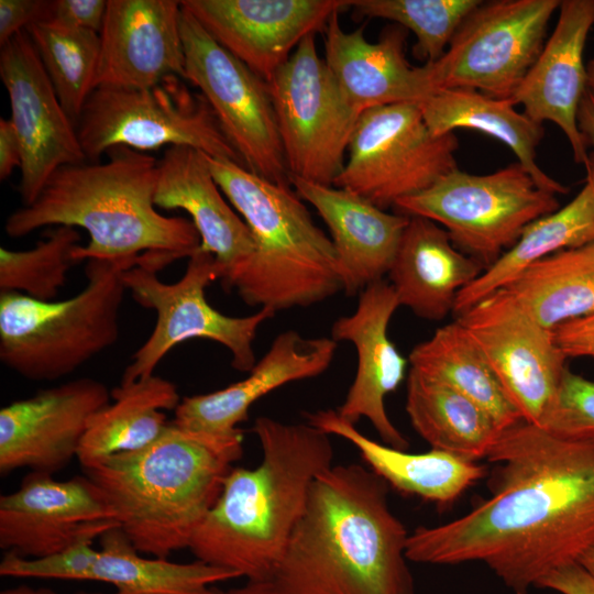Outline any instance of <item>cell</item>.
Masks as SVG:
<instances>
[{"label":"cell","instance_id":"6da1fadb","mask_svg":"<svg viewBox=\"0 0 594 594\" xmlns=\"http://www.w3.org/2000/svg\"><path fill=\"white\" fill-rule=\"evenodd\" d=\"M491 497L447 524L416 528L408 561L482 562L515 594L594 548V439L519 420L487 453Z\"/></svg>","mask_w":594,"mask_h":594},{"label":"cell","instance_id":"7a4b0ae2","mask_svg":"<svg viewBox=\"0 0 594 594\" xmlns=\"http://www.w3.org/2000/svg\"><path fill=\"white\" fill-rule=\"evenodd\" d=\"M408 531L388 503V484L366 466H330L272 578L277 594H416Z\"/></svg>","mask_w":594,"mask_h":594},{"label":"cell","instance_id":"3957f363","mask_svg":"<svg viewBox=\"0 0 594 594\" xmlns=\"http://www.w3.org/2000/svg\"><path fill=\"white\" fill-rule=\"evenodd\" d=\"M257 466H233L219 498L194 534L197 560L243 576L271 581L302 516L310 487L332 466L330 436L306 424L257 417Z\"/></svg>","mask_w":594,"mask_h":594},{"label":"cell","instance_id":"277c9868","mask_svg":"<svg viewBox=\"0 0 594 594\" xmlns=\"http://www.w3.org/2000/svg\"><path fill=\"white\" fill-rule=\"evenodd\" d=\"M106 154L102 163L57 169L31 205L8 217L7 234L22 238L48 226L82 228L89 241L75 249L77 263L146 252H168L179 258L194 254L200 248L194 223L164 216L154 204L158 161L125 146H114Z\"/></svg>","mask_w":594,"mask_h":594},{"label":"cell","instance_id":"5b68a950","mask_svg":"<svg viewBox=\"0 0 594 594\" xmlns=\"http://www.w3.org/2000/svg\"><path fill=\"white\" fill-rule=\"evenodd\" d=\"M242 454V431L216 436L172 422L148 446L114 454L82 472L133 547L167 558L189 547Z\"/></svg>","mask_w":594,"mask_h":594},{"label":"cell","instance_id":"8992f818","mask_svg":"<svg viewBox=\"0 0 594 594\" xmlns=\"http://www.w3.org/2000/svg\"><path fill=\"white\" fill-rule=\"evenodd\" d=\"M206 158L253 239L254 252L231 287L246 305L276 312L309 307L343 290L333 243L292 186L231 161Z\"/></svg>","mask_w":594,"mask_h":594},{"label":"cell","instance_id":"52a82bcc","mask_svg":"<svg viewBox=\"0 0 594 594\" xmlns=\"http://www.w3.org/2000/svg\"><path fill=\"white\" fill-rule=\"evenodd\" d=\"M147 253V252H146ZM146 253L118 260L91 258L86 286L65 300L0 294V361L30 381H55L113 345L127 290L123 273Z\"/></svg>","mask_w":594,"mask_h":594},{"label":"cell","instance_id":"ba28073f","mask_svg":"<svg viewBox=\"0 0 594 594\" xmlns=\"http://www.w3.org/2000/svg\"><path fill=\"white\" fill-rule=\"evenodd\" d=\"M178 258L168 252H147L142 263L123 273L125 288L139 305L156 312V323L132 355L120 384L154 375L158 363L174 346L197 338L227 348L232 367L240 372H250L256 363L253 349L256 332L275 311L260 308L250 316L231 317L215 309L207 301L205 289L220 279V267L213 255L200 248L188 257L179 280L162 282L157 272Z\"/></svg>","mask_w":594,"mask_h":594},{"label":"cell","instance_id":"9c48e42d","mask_svg":"<svg viewBox=\"0 0 594 594\" xmlns=\"http://www.w3.org/2000/svg\"><path fill=\"white\" fill-rule=\"evenodd\" d=\"M76 127L86 160L91 163L114 146L141 152L189 146L245 167L206 98L175 75L147 88H95Z\"/></svg>","mask_w":594,"mask_h":594},{"label":"cell","instance_id":"30bf717a","mask_svg":"<svg viewBox=\"0 0 594 594\" xmlns=\"http://www.w3.org/2000/svg\"><path fill=\"white\" fill-rule=\"evenodd\" d=\"M394 208L400 215L435 221L460 251L487 268L528 224L560 207L557 195L539 188L516 162L485 175L457 167Z\"/></svg>","mask_w":594,"mask_h":594},{"label":"cell","instance_id":"8fae6325","mask_svg":"<svg viewBox=\"0 0 594 594\" xmlns=\"http://www.w3.org/2000/svg\"><path fill=\"white\" fill-rule=\"evenodd\" d=\"M454 132L433 135L416 103L371 108L359 117L333 186L387 210L458 167Z\"/></svg>","mask_w":594,"mask_h":594},{"label":"cell","instance_id":"7c38bea8","mask_svg":"<svg viewBox=\"0 0 594 594\" xmlns=\"http://www.w3.org/2000/svg\"><path fill=\"white\" fill-rule=\"evenodd\" d=\"M267 84L289 175L333 186L360 114L319 56L315 34L300 42Z\"/></svg>","mask_w":594,"mask_h":594},{"label":"cell","instance_id":"4fadbf2b","mask_svg":"<svg viewBox=\"0 0 594 594\" xmlns=\"http://www.w3.org/2000/svg\"><path fill=\"white\" fill-rule=\"evenodd\" d=\"M185 79L199 89L245 167L292 186L268 84L218 44L182 6Z\"/></svg>","mask_w":594,"mask_h":594},{"label":"cell","instance_id":"5bb4252c","mask_svg":"<svg viewBox=\"0 0 594 594\" xmlns=\"http://www.w3.org/2000/svg\"><path fill=\"white\" fill-rule=\"evenodd\" d=\"M560 3L482 2L461 23L443 56L430 64L436 91L468 89L512 100L541 53Z\"/></svg>","mask_w":594,"mask_h":594},{"label":"cell","instance_id":"9a60e30c","mask_svg":"<svg viewBox=\"0 0 594 594\" xmlns=\"http://www.w3.org/2000/svg\"><path fill=\"white\" fill-rule=\"evenodd\" d=\"M455 320L476 344L521 419L539 427L568 369L553 330L541 326L505 287Z\"/></svg>","mask_w":594,"mask_h":594},{"label":"cell","instance_id":"2e32d148","mask_svg":"<svg viewBox=\"0 0 594 594\" xmlns=\"http://www.w3.org/2000/svg\"><path fill=\"white\" fill-rule=\"evenodd\" d=\"M0 78L22 152L18 190L22 206H28L57 169L87 160L77 127L63 108L25 30L1 46Z\"/></svg>","mask_w":594,"mask_h":594},{"label":"cell","instance_id":"e0dca14e","mask_svg":"<svg viewBox=\"0 0 594 594\" xmlns=\"http://www.w3.org/2000/svg\"><path fill=\"white\" fill-rule=\"evenodd\" d=\"M119 527L116 514L88 477L57 481L31 472L0 496V548L24 558L59 552Z\"/></svg>","mask_w":594,"mask_h":594},{"label":"cell","instance_id":"ac0fdd59","mask_svg":"<svg viewBox=\"0 0 594 594\" xmlns=\"http://www.w3.org/2000/svg\"><path fill=\"white\" fill-rule=\"evenodd\" d=\"M353 0H183L206 32L270 82L300 42Z\"/></svg>","mask_w":594,"mask_h":594},{"label":"cell","instance_id":"d6986e66","mask_svg":"<svg viewBox=\"0 0 594 594\" xmlns=\"http://www.w3.org/2000/svg\"><path fill=\"white\" fill-rule=\"evenodd\" d=\"M110 392L90 377L41 389L0 409V473L19 469L52 474L68 465L90 418L109 404Z\"/></svg>","mask_w":594,"mask_h":594},{"label":"cell","instance_id":"ffe728a7","mask_svg":"<svg viewBox=\"0 0 594 594\" xmlns=\"http://www.w3.org/2000/svg\"><path fill=\"white\" fill-rule=\"evenodd\" d=\"M398 307L391 284L384 279L376 282L359 294L351 315L334 321L331 338L336 342H351L358 356L354 380L338 415L353 425L366 418L385 444L406 450L408 441L385 408L387 395L402 384L409 362L388 337V324Z\"/></svg>","mask_w":594,"mask_h":594},{"label":"cell","instance_id":"44dd1931","mask_svg":"<svg viewBox=\"0 0 594 594\" xmlns=\"http://www.w3.org/2000/svg\"><path fill=\"white\" fill-rule=\"evenodd\" d=\"M182 1L107 0L95 88H147L185 79Z\"/></svg>","mask_w":594,"mask_h":594},{"label":"cell","instance_id":"7402d4cb","mask_svg":"<svg viewBox=\"0 0 594 594\" xmlns=\"http://www.w3.org/2000/svg\"><path fill=\"white\" fill-rule=\"evenodd\" d=\"M336 12L324 30V61L348 105L359 114L375 107L420 103L436 92L430 64L406 58L407 30L386 26L377 42L364 36L365 24L348 32Z\"/></svg>","mask_w":594,"mask_h":594},{"label":"cell","instance_id":"603a6c76","mask_svg":"<svg viewBox=\"0 0 594 594\" xmlns=\"http://www.w3.org/2000/svg\"><path fill=\"white\" fill-rule=\"evenodd\" d=\"M557 24L512 101L542 124L556 123L564 133L576 164L588 160L587 144L578 125V111L587 89L583 56L594 25V0H563Z\"/></svg>","mask_w":594,"mask_h":594},{"label":"cell","instance_id":"cb8c5ba5","mask_svg":"<svg viewBox=\"0 0 594 594\" xmlns=\"http://www.w3.org/2000/svg\"><path fill=\"white\" fill-rule=\"evenodd\" d=\"M332 338H306L296 330L279 333L249 375L222 389L182 398L173 422L180 428L232 436L241 432L251 406L288 383L324 373L337 351Z\"/></svg>","mask_w":594,"mask_h":594},{"label":"cell","instance_id":"d4e9b609","mask_svg":"<svg viewBox=\"0 0 594 594\" xmlns=\"http://www.w3.org/2000/svg\"><path fill=\"white\" fill-rule=\"evenodd\" d=\"M154 204L182 209L200 235V250L213 255L220 280L231 288L254 252L251 232L227 202L206 154L189 146L167 147L158 161Z\"/></svg>","mask_w":594,"mask_h":594},{"label":"cell","instance_id":"484cf974","mask_svg":"<svg viewBox=\"0 0 594 594\" xmlns=\"http://www.w3.org/2000/svg\"><path fill=\"white\" fill-rule=\"evenodd\" d=\"M296 194L310 204L329 229L343 292L352 297L388 274L409 217L388 213L336 186L290 176Z\"/></svg>","mask_w":594,"mask_h":594},{"label":"cell","instance_id":"4316f807","mask_svg":"<svg viewBox=\"0 0 594 594\" xmlns=\"http://www.w3.org/2000/svg\"><path fill=\"white\" fill-rule=\"evenodd\" d=\"M484 270L441 226L410 216L387 275L399 306L420 318L442 320L453 312L458 294Z\"/></svg>","mask_w":594,"mask_h":594},{"label":"cell","instance_id":"83f0119b","mask_svg":"<svg viewBox=\"0 0 594 594\" xmlns=\"http://www.w3.org/2000/svg\"><path fill=\"white\" fill-rule=\"evenodd\" d=\"M305 416L309 425L354 446L369 469L388 485L438 506L452 504L487 474L486 466L442 450L409 453L377 442L342 419L334 409Z\"/></svg>","mask_w":594,"mask_h":594},{"label":"cell","instance_id":"f1b7e54d","mask_svg":"<svg viewBox=\"0 0 594 594\" xmlns=\"http://www.w3.org/2000/svg\"><path fill=\"white\" fill-rule=\"evenodd\" d=\"M418 107L433 135L457 129L482 132L509 147L539 188L554 195L569 191L537 163V147L544 133L542 124L515 110L510 99H496L468 89H440Z\"/></svg>","mask_w":594,"mask_h":594},{"label":"cell","instance_id":"f546056e","mask_svg":"<svg viewBox=\"0 0 594 594\" xmlns=\"http://www.w3.org/2000/svg\"><path fill=\"white\" fill-rule=\"evenodd\" d=\"M585 183L565 206L528 224L518 241L457 296V316L507 286L534 263L594 242V152L585 163Z\"/></svg>","mask_w":594,"mask_h":594},{"label":"cell","instance_id":"4dcf8cb0","mask_svg":"<svg viewBox=\"0 0 594 594\" xmlns=\"http://www.w3.org/2000/svg\"><path fill=\"white\" fill-rule=\"evenodd\" d=\"M110 397L113 402L90 418L80 442L77 459L82 469L155 441L168 425L165 411L182 400L176 385L156 375L120 384Z\"/></svg>","mask_w":594,"mask_h":594},{"label":"cell","instance_id":"1f68e13d","mask_svg":"<svg viewBox=\"0 0 594 594\" xmlns=\"http://www.w3.org/2000/svg\"><path fill=\"white\" fill-rule=\"evenodd\" d=\"M406 413L432 449L475 462L486 459L502 431L471 398L413 367L407 376Z\"/></svg>","mask_w":594,"mask_h":594},{"label":"cell","instance_id":"d6a6232c","mask_svg":"<svg viewBox=\"0 0 594 594\" xmlns=\"http://www.w3.org/2000/svg\"><path fill=\"white\" fill-rule=\"evenodd\" d=\"M92 581L114 586V594H221L212 585L240 578L237 573L197 560L170 562L144 558L120 527L101 535Z\"/></svg>","mask_w":594,"mask_h":594},{"label":"cell","instance_id":"836d02e7","mask_svg":"<svg viewBox=\"0 0 594 594\" xmlns=\"http://www.w3.org/2000/svg\"><path fill=\"white\" fill-rule=\"evenodd\" d=\"M505 288L544 328L594 314V242L547 256Z\"/></svg>","mask_w":594,"mask_h":594},{"label":"cell","instance_id":"e575fe53","mask_svg":"<svg viewBox=\"0 0 594 594\" xmlns=\"http://www.w3.org/2000/svg\"><path fill=\"white\" fill-rule=\"evenodd\" d=\"M408 361L410 367L471 398L501 430L521 420L485 358L457 320L415 345Z\"/></svg>","mask_w":594,"mask_h":594},{"label":"cell","instance_id":"d590c367","mask_svg":"<svg viewBox=\"0 0 594 594\" xmlns=\"http://www.w3.org/2000/svg\"><path fill=\"white\" fill-rule=\"evenodd\" d=\"M25 31L63 108L77 125L95 89L100 56L99 33L46 21L35 22Z\"/></svg>","mask_w":594,"mask_h":594},{"label":"cell","instance_id":"8d00e7d4","mask_svg":"<svg viewBox=\"0 0 594 594\" xmlns=\"http://www.w3.org/2000/svg\"><path fill=\"white\" fill-rule=\"evenodd\" d=\"M481 0H353L356 20L385 19L416 36L413 54L425 64L440 59L464 19Z\"/></svg>","mask_w":594,"mask_h":594},{"label":"cell","instance_id":"74e56055","mask_svg":"<svg viewBox=\"0 0 594 594\" xmlns=\"http://www.w3.org/2000/svg\"><path fill=\"white\" fill-rule=\"evenodd\" d=\"M80 240L75 228L58 226L31 249L0 248L1 293L16 292L37 300H54L69 268L77 263L73 253Z\"/></svg>","mask_w":594,"mask_h":594},{"label":"cell","instance_id":"f35d334b","mask_svg":"<svg viewBox=\"0 0 594 594\" xmlns=\"http://www.w3.org/2000/svg\"><path fill=\"white\" fill-rule=\"evenodd\" d=\"M539 427L560 437L594 439V382L566 369Z\"/></svg>","mask_w":594,"mask_h":594},{"label":"cell","instance_id":"ab89813d","mask_svg":"<svg viewBox=\"0 0 594 594\" xmlns=\"http://www.w3.org/2000/svg\"><path fill=\"white\" fill-rule=\"evenodd\" d=\"M94 539H82L70 547L41 558H24L6 552L0 562V575L72 581H92V570L99 550Z\"/></svg>","mask_w":594,"mask_h":594},{"label":"cell","instance_id":"60d3db41","mask_svg":"<svg viewBox=\"0 0 594 594\" xmlns=\"http://www.w3.org/2000/svg\"><path fill=\"white\" fill-rule=\"evenodd\" d=\"M106 11V0H48L43 21L100 33Z\"/></svg>","mask_w":594,"mask_h":594},{"label":"cell","instance_id":"b9f144b4","mask_svg":"<svg viewBox=\"0 0 594 594\" xmlns=\"http://www.w3.org/2000/svg\"><path fill=\"white\" fill-rule=\"evenodd\" d=\"M47 6L48 0H0V46L31 24L43 21Z\"/></svg>","mask_w":594,"mask_h":594},{"label":"cell","instance_id":"7bdbcfd3","mask_svg":"<svg viewBox=\"0 0 594 594\" xmlns=\"http://www.w3.org/2000/svg\"><path fill=\"white\" fill-rule=\"evenodd\" d=\"M553 333L557 344L568 359L594 360V314L568 321L553 329Z\"/></svg>","mask_w":594,"mask_h":594},{"label":"cell","instance_id":"ee69618b","mask_svg":"<svg viewBox=\"0 0 594 594\" xmlns=\"http://www.w3.org/2000/svg\"><path fill=\"white\" fill-rule=\"evenodd\" d=\"M536 587L560 594H594V575L580 563H573L549 573Z\"/></svg>","mask_w":594,"mask_h":594},{"label":"cell","instance_id":"f6af8a7d","mask_svg":"<svg viewBox=\"0 0 594 594\" xmlns=\"http://www.w3.org/2000/svg\"><path fill=\"white\" fill-rule=\"evenodd\" d=\"M22 162L21 145L10 119H0V180H6Z\"/></svg>","mask_w":594,"mask_h":594},{"label":"cell","instance_id":"bcb514c9","mask_svg":"<svg viewBox=\"0 0 594 594\" xmlns=\"http://www.w3.org/2000/svg\"><path fill=\"white\" fill-rule=\"evenodd\" d=\"M578 125L587 145L594 146V91L587 88L578 111Z\"/></svg>","mask_w":594,"mask_h":594},{"label":"cell","instance_id":"7dc6e473","mask_svg":"<svg viewBox=\"0 0 594 594\" xmlns=\"http://www.w3.org/2000/svg\"><path fill=\"white\" fill-rule=\"evenodd\" d=\"M221 594H277L272 581H246L243 585L221 591Z\"/></svg>","mask_w":594,"mask_h":594},{"label":"cell","instance_id":"c3c4849f","mask_svg":"<svg viewBox=\"0 0 594 594\" xmlns=\"http://www.w3.org/2000/svg\"><path fill=\"white\" fill-rule=\"evenodd\" d=\"M0 594H56L46 588H34L28 585H19L15 587L3 590ZM90 594H101V593H90Z\"/></svg>","mask_w":594,"mask_h":594},{"label":"cell","instance_id":"681fc988","mask_svg":"<svg viewBox=\"0 0 594 594\" xmlns=\"http://www.w3.org/2000/svg\"><path fill=\"white\" fill-rule=\"evenodd\" d=\"M579 563L594 575V548L586 552Z\"/></svg>","mask_w":594,"mask_h":594},{"label":"cell","instance_id":"f907efd6","mask_svg":"<svg viewBox=\"0 0 594 594\" xmlns=\"http://www.w3.org/2000/svg\"><path fill=\"white\" fill-rule=\"evenodd\" d=\"M587 88L594 91V56L586 66Z\"/></svg>","mask_w":594,"mask_h":594}]
</instances>
